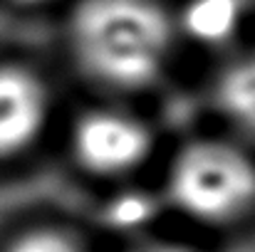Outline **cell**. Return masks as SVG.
<instances>
[{"label":"cell","mask_w":255,"mask_h":252,"mask_svg":"<svg viewBox=\"0 0 255 252\" xmlns=\"http://www.w3.org/2000/svg\"><path fill=\"white\" fill-rule=\"evenodd\" d=\"M20 2H42V0H20Z\"/></svg>","instance_id":"30bf717a"},{"label":"cell","mask_w":255,"mask_h":252,"mask_svg":"<svg viewBox=\"0 0 255 252\" xmlns=\"http://www.w3.org/2000/svg\"><path fill=\"white\" fill-rule=\"evenodd\" d=\"M216 96L231 124L246 136L255 139V50L236 57L223 70Z\"/></svg>","instance_id":"8992f818"},{"label":"cell","mask_w":255,"mask_h":252,"mask_svg":"<svg viewBox=\"0 0 255 252\" xmlns=\"http://www.w3.org/2000/svg\"><path fill=\"white\" fill-rule=\"evenodd\" d=\"M169 195L198 223H233L255 205V159L226 139L193 141L171 164Z\"/></svg>","instance_id":"7a4b0ae2"},{"label":"cell","mask_w":255,"mask_h":252,"mask_svg":"<svg viewBox=\"0 0 255 252\" xmlns=\"http://www.w3.org/2000/svg\"><path fill=\"white\" fill-rule=\"evenodd\" d=\"M134 252H196V250L183 248V245H171V243H156V245H144V248H136Z\"/></svg>","instance_id":"9c48e42d"},{"label":"cell","mask_w":255,"mask_h":252,"mask_svg":"<svg viewBox=\"0 0 255 252\" xmlns=\"http://www.w3.org/2000/svg\"><path fill=\"white\" fill-rule=\"evenodd\" d=\"M72 151L89 173L122 175L146 161L151 131L127 111L92 109L72 129Z\"/></svg>","instance_id":"3957f363"},{"label":"cell","mask_w":255,"mask_h":252,"mask_svg":"<svg viewBox=\"0 0 255 252\" xmlns=\"http://www.w3.org/2000/svg\"><path fill=\"white\" fill-rule=\"evenodd\" d=\"M47 111V89L37 75L17 65H0V159L27 151L40 139Z\"/></svg>","instance_id":"277c9868"},{"label":"cell","mask_w":255,"mask_h":252,"mask_svg":"<svg viewBox=\"0 0 255 252\" xmlns=\"http://www.w3.org/2000/svg\"><path fill=\"white\" fill-rule=\"evenodd\" d=\"M146 215H149V208H146L139 198H134V200H129V203H122V205H117V210H114V220H117V223H124V225H136V223H141Z\"/></svg>","instance_id":"ba28073f"},{"label":"cell","mask_w":255,"mask_h":252,"mask_svg":"<svg viewBox=\"0 0 255 252\" xmlns=\"http://www.w3.org/2000/svg\"><path fill=\"white\" fill-rule=\"evenodd\" d=\"M176 22L156 0H82L70 20L72 55L112 89H141L171 57Z\"/></svg>","instance_id":"6da1fadb"},{"label":"cell","mask_w":255,"mask_h":252,"mask_svg":"<svg viewBox=\"0 0 255 252\" xmlns=\"http://www.w3.org/2000/svg\"><path fill=\"white\" fill-rule=\"evenodd\" d=\"M2 252H85V250L65 230L35 228V230H25L17 238H12Z\"/></svg>","instance_id":"52a82bcc"},{"label":"cell","mask_w":255,"mask_h":252,"mask_svg":"<svg viewBox=\"0 0 255 252\" xmlns=\"http://www.w3.org/2000/svg\"><path fill=\"white\" fill-rule=\"evenodd\" d=\"M246 20V0H188L181 12V30L206 47L231 42Z\"/></svg>","instance_id":"5b68a950"}]
</instances>
